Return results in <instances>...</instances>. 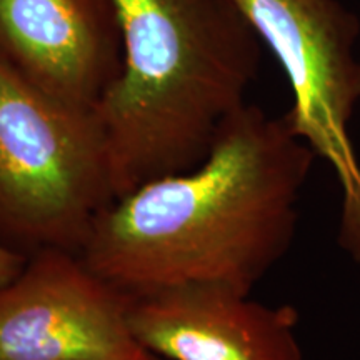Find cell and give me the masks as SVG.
<instances>
[{
    "label": "cell",
    "mask_w": 360,
    "mask_h": 360,
    "mask_svg": "<svg viewBox=\"0 0 360 360\" xmlns=\"http://www.w3.org/2000/svg\"><path fill=\"white\" fill-rule=\"evenodd\" d=\"M315 160L285 117L244 103L199 165L107 205L80 255L130 295L187 282L252 294L294 244Z\"/></svg>",
    "instance_id": "6da1fadb"
},
{
    "label": "cell",
    "mask_w": 360,
    "mask_h": 360,
    "mask_svg": "<svg viewBox=\"0 0 360 360\" xmlns=\"http://www.w3.org/2000/svg\"><path fill=\"white\" fill-rule=\"evenodd\" d=\"M122 70L94 110L115 199L209 155L244 105L260 39L233 0H112Z\"/></svg>",
    "instance_id": "7a4b0ae2"
},
{
    "label": "cell",
    "mask_w": 360,
    "mask_h": 360,
    "mask_svg": "<svg viewBox=\"0 0 360 360\" xmlns=\"http://www.w3.org/2000/svg\"><path fill=\"white\" fill-rule=\"evenodd\" d=\"M115 199L94 112L56 101L0 57V245L80 252Z\"/></svg>",
    "instance_id": "3957f363"
},
{
    "label": "cell",
    "mask_w": 360,
    "mask_h": 360,
    "mask_svg": "<svg viewBox=\"0 0 360 360\" xmlns=\"http://www.w3.org/2000/svg\"><path fill=\"white\" fill-rule=\"evenodd\" d=\"M290 85L287 124L340 188L337 244L360 264V160L350 124L360 105V22L339 0H233Z\"/></svg>",
    "instance_id": "277c9868"
},
{
    "label": "cell",
    "mask_w": 360,
    "mask_h": 360,
    "mask_svg": "<svg viewBox=\"0 0 360 360\" xmlns=\"http://www.w3.org/2000/svg\"><path fill=\"white\" fill-rule=\"evenodd\" d=\"M130 304L80 252L40 249L0 285V360H164L135 340Z\"/></svg>",
    "instance_id": "5b68a950"
},
{
    "label": "cell",
    "mask_w": 360,
    "mask_h": 360,
    "mask_svg": "<svg viewBox=\"0 0 360 360\" xmlns=\"http://www.w3.org/2000/svg\"><path fill=\"white\" fill-rule=\"evenodd\" d=\"M135 340L164 360H304L292 305H267L217 282L132 295Z\"/></svg>",
    "instance_id": "8992f818"
},
{
    "label": "cell",
    "mask_w": 360,
    "mask_h": 360,
    "mask_svg": "<svg viewBox=\"0 0 360 360\" xmlns=\"http://www.w3.org/2000/svg\"><path fill=\"white\" fill-rule=\"evenodd\" d=\"M0 57L65 105L94 112L122 70L112 0H0Z\"/></svg>",
    "instance_id": "52a82bcc"
},
{
    "label": "cell",
    "mask_w": 360,
    "mask_h": 360,
    "mask_svg": "<svg viewBox=\"0 0 360 360\" xmlns=\"http://www.w3.org/2000/svg\"><path fill=\"white\" fill-rule=\"evenodd\" d=\"M27 259L29 257L15 254V252L0 245V285L11 282L20 272L22 267H24Z\"/></svg>",
    "instance_id": "ba28073f"
}]
</instances>
